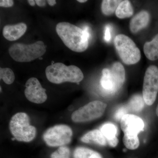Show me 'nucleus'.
I'll list each match as a JSON object with an SVG mask.
<instances>
[{"mask_svg":"<svg viewBox=\"0 0 158 158\" xmlns=\"http://www.w3.org/2000/svg\"><path fill=\"white\" fill-rule=\"evenodd\" d=\"M111 27L109 25L105 27V35L104 38L105 41L107 42L110 41L111 39Z\"/></svg>","mask_w":158,"mask_h":158,"instance_id":"26","label":"nucleus"},{"mask_svg":"<svg viewBox=\"0 0 158 158\" xmlns=\"http://www.w3.org/2000/svg\"><path fill=\"white\" fill-rule=\"evenodd\" d=\"M56 31L65 45L72 51L82 52L88 48L89 40L83 29L69 23L61 22L57 25Z\"/></svg>","mask_w":158,"mask_h":158,"instance_id":"1","label":"nucleus"},{"mask_svg":"<svg viewBox=\"0 0 158 158\" xmlns=\"http://www.w3.org/2000/svg\"><path fill=\"white\" fill-rule=\"evenodd\" d=\"M127 110L125 107H121L116 111L115 114V118L117 120H121L122 118L127 113Z\"/></svg>","mask_w":158,"mask_h":158,"instance_id":"25","label":"nucleus"},{"mask_svg":"<svg viewBox=\"0 0 158 158\" xmlns=\"http://www.w3.org/2000/svg\"><path fill=\"white\" fill-rule=\"evenodd\" d=\"M0 78L7 85H11L14 81L15 76L11 69L6 68L0 69Z\"/></svg>","mask_w":158,"mask_h":158,"instance_id":"23","label":"nucleus"},{"mask_svg":"<svg viewBox=\"0 0 158 158\" xmlns=\"http://www.w3.org/2000/svg\"><path fill=\"white\" fill-rule=\"evenodd\" d=\"M158 92V68L152 65L148 68L143 82V98L144 102L151 106L155 102Z\"/></svg>","mask_w":158,"mask_h":158,"instance_id":"8","label":"nucleus"},{"mask_svg":"<svg viewBox=\"0 0 158 158\" xmlns=\"http://www.w3.org/2000/svg\"><path fill=\"white\" fill-rule=\"evenodd\" d=\"M46 52L44 43L38 41L34 44H26L15 43L10 47L9 55L16 62H30L43 56Z\"/></svg>","mask_w":158,"mask_h":158,"instance_id":"3","label":"nucleus"},{"mask_svg":"<svg viewBox=\"0 0 158 158\" xmlns=\"http://www.w3.org/2000/svg\"><path fill=\"white\" fill-rule=\"evenodd\" d=\"M118 139L117 137L110 140H107V142L110 146L112 147H116L118 143Z\"/></svg>","mask_w":158,"mask_h":158,"instance_id":"28","label":"nucleus"},{"mask_svg":"<svg viewBox=\"0 0 158 158\" xmlns=\"http://www.w3.org/2000/svg\"><path fill=\"white\" fill-rule=\"evenodd\" d=\"M100 131L105 136L106 141L116 137L117 129L115 125L111 123H106L101 127Z\"/></svg>","mask_w":158,"mask_h":158,"instance_id":"21","label":"nucleus"},{"mask_svg":"<svg viewBox=\"0 0 158 158\" xmlns=\"http://www.w3.org/2000/svg\"><path fill=\"white\" fill-rule=\"evenodd\" d=\"M114 42L117 53L125 64L132 65L140 61V50L129 37L124 34H118L115 37Z\"/></svg>","mask_w":158,"mask_h":158,"instance_id":"5","label":"nucleus"},{"mask_svg":"<svg viewBox=\"0 0 158 158\" xmlns=\"http://www.w3.org/2000/svg\"><path fill=\"white\" fill-rule=\"evenodd\" d=\"M73 131L66 125H57L47 130L43 139L50 147L63 146L69 144L72 140Z\"/></svg>","mask_w":158,"mask_h":158,"instance_id":"6","label":"nucleus"},{"mask_svg":"<svg viewBox=\"0 0 158 158\" xmlns=\"http://www.w3.org/2000/svg\"><path fill=\"white\" fill-rule=\"evenodd\" d=\"M110 70V78L115 87L116 92L122 87L125 80V71L121 63L116 62Z\"/></svg>","mask_w":158,"mask_h":158,"instance_id":"12","label":"nucleus"},{"mask_svg":"<svg viewBox=\"0 0 158 158\" xmlns=\"http://www.w3.org/2000/svg\"><path fill=\"white\" fill-rule=\"evenodd\" d=\"M46 76L51 83L60 84L65 82L79 83L84 79L81 69L75 65L67 66L60 62L52 64L46 69Z\"/></svg>","mask_w":158,"mask_h":158,"instance_id":"2","label":"nucleus"},{"mask_svg":"<svg viewBox=\"0 0 158 158\" xmlns=\"http://www.w3.org/2000/svg\"><path fill=\"white\" fill-rule=\"evenodd\" d=\"M1 91H2V88H1Z\"/></svg>","mask_w":158,"mask_h":158,"instance_id":"35","label":"nucleus"},{"mask_svg":"<svg viewBox=\"0 0 158 158\" xmlns=\"http://www.w3.org/2000/svg\"><path fill=\"white\" fill-rule=\"evenodd\" d=\"M70 151L69 148L61 146L51 155V158H70Z\"/></svg>","mask_w":158,"mask_h":158,"instance_id":"24","label":"nucleus"},{"mask_svg":"<svg viewBox=\"0 0 158 158\" xmlns=\"http://www.w3.org/2000/svg\"><path fill=\"white\" fill-rule=\"evenodd\" d=\"M74 158H102L99 153L85 147H78L74 152Z\"/></svg>","mask_w":158,"mask_h":158,"instance_id":"18","label":"nucleus"},{"mask_svg":"<svg viewBox=\"0 0 158 158\" xmlns=\"http://www.w3.org/2000/svg\"><path fill=\"white\" fill-rule=\"evenodd\" d=\"M14 2L12 0H1L0 1V6L1 7H12L13 6Z\"/></svg>","mask_w":158,"mask_h":158,"instance_id":"27","label":"nucleus"},{"mask_svg":"<svg viewBox=\"0 0 158 158\" xmlns=\"http://www.w3.org/2000/svg\"><path fill=\"white\" fill-rule=\"evenodd\" d=\"M27 2H28L29 4H30L31 6H35V3H36L35 2V1H34V0H28V1H27Z\"/></svg>","mask_w":158,"mask_h":158,"instance_id":"32","label":"nucleus"},{"mask_svg":"<svg viewBox=\"0 0 158 158\" xmlns=\"http://www.w3.org/2000/svg\"><path fill=\"white\" fill-rule=\"evenodd\" d=\"M156 114L157 116L158 117V104L157 106L156 109Z\"/></svg>","mask_w":158,"mask_h":158,"instance_id":"34","label":"nucleus"},{"mask_svg":"<svg viewBox=\"0 0 158 158\" xmlns=\"http://www.w3.org/2000/svg\"><path fill=\"white\" fill-rule=\"evenodd\" d=\"M81 141L84 143H94L100 145H106L107 141L100 130H94L86 133L81 138Z\"/></svg>","mask_w":158,"mask_h":158,"instance_id":"14","label":"nucleus"},{"mask_svg":"<svg viewBox=\"0 0 158 158\" xmlns=\"http://www.w3.org/2000/svg\"><path fill=\"white\" fill-rule=\"evenodd\" d=\"M134 13L132 6L130 1H122L118 5L116 11V16L119 19L131 17Z\"/></svg>","mask_w":158,"mask_h":158,"instance_id":"16","label":"nucleus"},{"mask_svg":"<svg viewBox=\"0 0 158 158\" xmlns=\"http://www.w3.org/2000/svg\"><path fill=\"white\" fill-rule=\"evenodd\" d=\"M35 2L37 6H40V7H44L46 6L45 1H43V0H36L35 1Z\"/></svg>","mask_w":158,"mask_h":158,"instance_id":"30","label":"nucleus"},{"mask_svg":"<svg viewBox=\"0 0 158 158\" xmlns=\"http://www.w3.org/2000/svg\"><path fill=\"white\" fill-rule=\"evenodd\" d=\"M144 52L149 60L155 61L158 59V34L151 41L145 43L144 46Z\"/></svg>","mask_w":158,"mask_h":158,"instance_id":"15","label":"nucleus"},{"mask_svg":"<svg viewBox=\"0 0 158 158\" xmlns=\"http://www.w3.org/2000/svg\"><path fill=\"white\" fill-rule=\"evenodd\" d=\"M144 100L143 98L139 94H136L132 97L128 103L129 107L135 112H140L144 107Z\"/></svg>","mask_w":158,"mask_h":158,"instance_id":"20","label":"nucleus"},{"mask_svg":"<svg viewBox=\"0 0 158 158\" xmlns=\"http://www.w3.org/2000/svg\"><path fill=\"white\" fill-rule=\"evenodd\" d=\"M150 15L148 11H142L136 15L131 20L130 29L133 34L138 33L146 27L149 23Z\"/></svg>","mask_w":158,"mask_h":158,"instance_id":"13","label":"nucleus"},{"mask_svg":"<svg viewBox=\"0 0 158 158\" xmlns=\"http://www.w3.org/2000/svg\"><path fill=\"white\" fill-rule=\"evenodd\" d=\"M102 76L100 80L101 85L105 91L108 93L113 94L116 92L115 87L110 78V70L108 69H104L102 71Z\"/></svg>","mask_w":158,"mask_h":158,"instance_id":"17","label":"nucleus"},{"mask_svg":"<svg viewBox=\"0 0 158 158\" xmlns=\"http://www.w3.org/2000/svg\"><path fill=\"white\" fill-rule=\"evenodd\" d=\"M84 33H85V36L87 37V38L89 40L91 37V33H90V29L88 26H85L83 29Z\"/></svg>","mask_w":158,"mask_h":158,"instance_id":"29","label":"nucleus"},{"mask_svg":"<svg viewBox=\"0 0 158 158\" xmlns=\"http://www.w3.org/2000/svg\"><path fill=\"white\" fill-rule=\"evenodd\" d=\"M27 30V26L21 23L15 25L5 26L3 29V35L9 41H15L19 39L24 34Z\"/></svg>","mask_w":158,"mask_h":158,"instance_id":"11","label":"nucleus"},{"mask_svg":"<svg viewBox=\"0 0 158 158\" xmlns=\"http://www.w3.org/2000/svg\"><path fill=\"white\" fill-rule=\"evenodd\" d=\"M47 2L49 5L52 6H55L56 4V2L55 0H48Z\"/></svg>","mask_w":158,"mask_h":158,"instance_id":"31","label":"nucleus"},{"mask_svg":"<svg viewBox=\"0 0 158 158\" xmlns=\"http://www.w3.org/2000/svg\"><path fill=\"white\" fill-rule=\"evenodd\" d=\"M123 141L126 147L130 150L137 149L140 144L138 135H124Z\"/></svg>","mask_w":158,"mask_h":158,"instance_id":"22","label":"nucleus"},{"mask_svg":"<svg viewBox=\"0 0 158 158\" xmlns=\"http://www.w3.org/2000/svg\"><path fill=\"white\" fill-rule=\"evenodd\" d=\"M77 2L80 3L86 2H87V0H78Z\"/></svg>","mask_w":158,"mask_h":158,"instance_id":"33","label":"nucleus"},{"mask_svg":"<svg viewBox=\"0 0 158 158\" xmlns=\"http://www.w3.org/2000/svg\"><path fill=\"white\" fill-rule=\"evenodd\" d=\"M107 105L99 101L90 102L72 115L73 121L76 123L86 122L101 117L105 113Z\"/></svg>","mask_w":158,"mask_h":158,"instance_id":"7","label":"nucleus"},{"mask_svg":"<svg viewBox=\"0 0 158 158\" xmlns=\"http://www.w3.org/2000/svg\"><path fill=\"white\" fill-rule=\"evenodd\" d=\"M144 126L143 120L132 114H126L120 120V127L124 135H138L143 131Z\"/></svg>","mask_w":158,"mask_h":158,"instance_id":"10","label":"nucleus"},{"mask_svg":"<svg viewBox=\"0 0 158 158\" xmlns=\"http://www.w3.org/2000/svg\"><path fill=\"white\" fill-rule=\"evenodd\" d=\"M25 94L29 101L34 103H43L47 99L45 89L36 78H31L26 82Z\"/></svg>","mask_w":158,"mask_h":158,"instance_id":"9","label":"nucleus"},{"mask_svg":"<svg viewBox=\"0 0 158 158\" xmlns=\"http://www.w3.org/2000/svg\"><path fill=\"white\" fill-rule=\"evenodd\" d=\"M30 117L24 113H16L12 116L9 123V129L17 141L30 142L36 135V128L30 123Z\"/></svg>","mask_w":158,"mask_h":158,"instance_id":"4","label":"nucleus"},{"mask_svg":"<svg viewBox=\"0 0 158 158\" xmlns=\"http://www.w3.org/2000/svg\"><path fill=\"white\" fill-rule=\"evenodd\" d=\"M122 1L118 0H104L102 2L101 9L103 14L105 15H111L116 11L117 7Z\"/></svg>","mask_w":158,"mask_h":158,"instance_id":"19","label":"nucleus"}]
</instances>
